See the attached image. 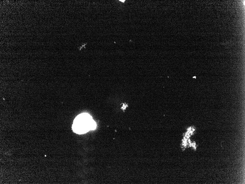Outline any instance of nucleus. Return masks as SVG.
<instances>
[{"label":"nucleus","instance_id":"f257e3e1","mask_svg":"<svg viewBox=\"0 0 245 184\" xmlns=\"http://www.w3.org/2000/svg\"><path fill=\"white\" fill-rule=\"evenodd\" d=\"M96 124L92 117L87 113L81 114L75 118L72 125L74 132L82 134L90 130H95Z\"/></svg>","mask_w":245,"mask_h":184},{"label":"nucleus","instance_id":"f03ea898","mask_svg":"<svg viewBox=\"0 0 245 184\" xmlns=\"http://www.w3.org/2000/svg\"><path fill=\"white\" fill-rule=\"evenodd\" d=\"M120 1L121 2H123V3H124L125 1H121V0H120V1Z\"/></svg>","mask_w":245,"mask_h":184}]
</instances>
